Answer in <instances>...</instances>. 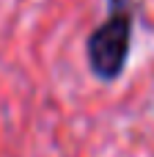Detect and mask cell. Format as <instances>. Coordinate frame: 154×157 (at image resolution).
Returning <instances> with one entry per match:
<instances>
[{"label":"cell","mask_w":154,"mask_h":157,"mask_svg":"<svg viewBox=\"0 0 154 157\" xmlns=\"http://www.w3.org/2000/svg\"><path fill=\"white\" fill-rule=\"evenodd\" d=\"M135 44V8L132 0H107L105 19L85 36V66L94 80L116 83L130 66Z\"/></svg>","instance_id":"cell-1"}]
</instances>
